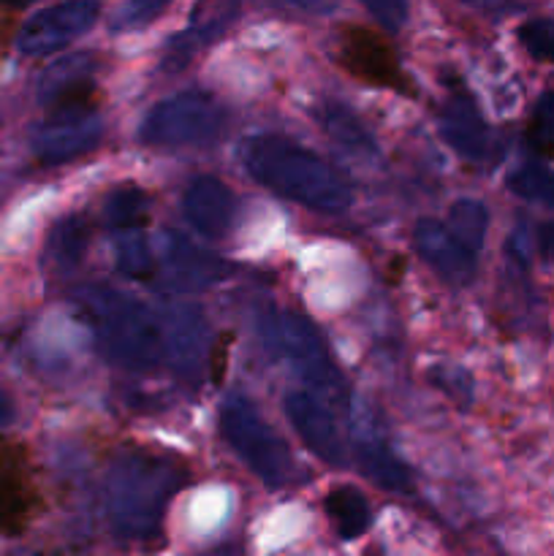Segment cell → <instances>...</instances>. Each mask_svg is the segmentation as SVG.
Here are the masks:
<instances>
[{
	"mask_svg": "<svg viewBox=\"0 0 554 556\" xmlns=\"http://www.w3.org/2000/svg\"><path fill=\"white\" fill-rule=\"evenodd\" d=\"M445 226L454 231V237L459 239L467 250L481 255L483 242H487V231H489L487 204H481L478 199L454 201L449 210V217H445Z\"/></svg>",
	"mask_w": 554,
	"mask_h": 556,
	"instance_id": "cell-25",
	"label": "cell"
},
{
	"mask_svg": "<svg viewBox=\"0 0 554 556\" xmlns=\"http://www.w3.org/2000/svg\"><path fill=\"white\" fill-rule=\"evenodd\" d=\"M101 16V0H60L22 25L16 49L25 58H49L85 36Z\"/></svg>",
	"mask_w": 554,
	"mask_h": 556,
	"instance_id": "cell-9",
	"label": "cell"
},
{
	"mask_svg": "<svg viewBox=\"0 0 554 556\" xmlns=\"http://www.w3.org/2000/svg\"><path fill=\"white\" fill-rule=\"evenodd\" d=\"M536 250L546 264H554V220H546L538 226Z\"/></svg>",
	"mask_w": 554,
	"mask_h": 556,
	"instance_id": "cell-32",
	"label": "cell"
},
{
	"mask_svg": "<svg viewBox=\"0 0 554 556\" xmlns=\"http://www.w3.org/2000/svg\"><path fill=\"white\" fill-rule=\"evenodd\" d=\"M150 220V199L139 185H117L103 199V223L112 231H128V228H144Z\"/></svg>",
	"mask_w": 554,
	"mask_h": 556,
	"instance_id": "cell-22",
	"label": "cell"
},
{
	"mask_svg": "<svg viewBox=\"0 0 554 556\" xmlns=\"http://www.w3.org/2000/svg\"><path fill=\"white\" fill-rule=\"evenodd\" d=\"M318 125L340 150L356 157H378V141H375L373 130L345 103H324L318 112Z\"/></svg>",
	"mask_w": 554,
	"mask_h": 556,
	"instance_id": "cell-20",
	"label": "cell"
},
{
	"mask_svg": "<svg viewBox=\"0 0 554 556\" xmlns=\"http://www.w3.org/2000/svg\"><path fill=\"white\" fill-rule=\"evenodd\" d=\"M259 334L275 356L286 358L297 369L304 383L318 389L320 394L342 400L345 380L313 320L293 309L269 307L259 315Z\"/></svg>",
	"mask_w": 554,
	"mask_h": 556,
	"instance_id": "cell-5",
	"label": "cell"
},
{
	"mask_svg": "<svg viewBox=\"0 0 554 556\" xmlns=\"http://www.w3.org/2000/svg\"><path fill=\"white\" fill-rule=\"evenodd\" d=\"M356 462L362 467L364 476L375 483V486L386 489L391 494H411L413 492V476L407 470L405 462H400V456L389 448L380 434L367 432V429L358 427L356 443Z\"/></svg>",
	"mask_w": 554,
	"mask_h": 556,
	"instance_id": "cell-18",
	"label": "cell"
},
{
	"mask_svg": "<svg viewBox=\"0 0 554 556\" xmlns=\"http://www.w3.org/2000/svg\"><path fill=\"white\" fill-rule=\"evenodd\" d=\"M340 65L369 87L400 92V96H416L411 76L402 71L394 47L378 33L367 27H345L340 33V49H337Z\"/></svg>",
	"mask_w": 554,
	"mask_h": 556,
	"instance_id": "cell-8",
	"label": "cell"
},
{
	"mask_svg": "<svg viewBox=\"0 0 554 556\" xmlns=\"http://www.w3.org/2000/svg\"><path fill=\"white\" fill-rule=\"evenodd\" d=\"M242 14V0H196L188 14V25L174 33L161 54V68L179 74L188 68L204 49L221 41Z\"/></svg>",
	"mask_w": 554,
	"mask_h": 556,
	"instance_id": "cell-11",
	"label": "cell"
},
{
	"mask_svg": "<svg viewBox=\"0 0 554 556\" xmlns=\"http://www.w3.org/2000/svg\"><path fill=\"white\" fill-rule=\"evenodd\" d=\"M5 5H27V3H36V0H0Z\"/></svg>",
	"mask_w": 554,
	"mask_h": 556,
	"instance_id": "cell-34",
	"label": "cell"
},
{
	"mask_svg": "<svg viewBox=\"0 0 554 556\" xmlns=\"http://www.w3.org/2000/svg\"><path fill=\"white\" fill-rule=\"evenodd\" d=\"M163 358L174 367L179 378L196 380L204 367L206 326L204 318L190 304H172L163 309Z\"/></svg>",
	"mask_w": 554,
	"mask_h": 556,
	"instance_id": "cell-15",
	"label": "cell"
},
{
	"mask_svg": "<svg viewBox=\"0 0 554 556\" xmlns=\"http://www.w3.org/2000/svg\"><path fill=\"white\" fill-rule=\"evenodd\" d=\"M87 242H90V226H87L85 217H60L52 231L47 233V244H43V266H47L49 275H74L85 261Z\"/></svg>",
	"mask_w": 554,
	"mask_h": 556,
	"instance_id": "cell-19",
	"label": "cell"
},
{
	"mask_svg": "<svg viewBox=\"0 0 554 556\" xmlns=\"http://www.w3.org/2000/svg\"><path fill=\"white\" fill-rule=\"evenodd\" d=\"M96 68L98 60L87 52L65 54V58L54 60V63L38 76V103L52 109L58 106V103L92 101V98H98L96 79H92V76H96Z\"/></svg>",
	"mask_w": 554,
	"mask_h": 556,
	"instance_id": "cell-17",
	"label": "cell"
},
{
	"mask_svg": "<svg viewBox=\"0 0 554 556\" xmlns=\"http://www.w3.org/2000/svg\"><path fill=\"white\" fill-rule=\"evenodd\" d=\"M527 141L543 157H554V92H541L532 103Z\"/></svg>",
	"mask_w": 554,
	"mask_h": 556,
	"instance_id": "cell-26",
	"label": "cell"
},
{
	"mask_svg": "<svg viewBox=\"0 0 554 556\" xmlns=\"http://www.w3.org/2000/svg\"><path fill=\"white\" fill-rule=\"evenodd\" d=\"M228 112L215 96L201 90H185L158 101L144 114L139 128L141 144L179 150L215 141L226 130Z\"/></svg>",
	"mask_w": 554,
	"mask_h": 556,
	"instance_id": "cell-6",
	"label": "cell"
},
{
	"mask_svg": "<svg viewBox=\"0 0 554 556\" xmlns=\"http://www.w3.org/2000/svg\"><path fill=\"white\" fill-rule=\"evenodd\" d=\"M221 434L228 448L248 465V470L264 483L266 489H282L293 478L291 451L286 448L275 429L269 427L255 402L250 396L228 394L217 413Z\"/></svg>",
	"mask_w": 554,
	"mask_h": 556,
	"instance_id": "cell-4",
	"label": "cell"
},
{
	"mask_svg": "<svg viewBox=\"0 0 554 556\" xmlns=\"http://www.w3.org/2000/svg\"><path fill=\"white\" fill-rule=\"evenodd\" d=\"M182 210L201 237L221 239L237 217V199L217 177H196L185 188Z\"/></svg>",
	"mask_w": 554,
	"mask_h": 556,
	"instance_id": "cell-16",
	"label": "cell"
},
{
	"mask_svg": "<svg viewBox=\"0 0 554 556\" xmlns=\"http://www.w3.org/2000/svg\"><path fill=\"white\" fill-rule=\"evenodd\" d=\"M286 416L291 421L293 432L304 443V448L313 451L324 465H348V448L345 440H342L340 424H337L335 413L329 410V405L320 396L310 394V391H291L286 396Z\"/></svg>",
	"mask_w": 554,
	"mask_h": 556,
	"instance_id": "cell-13",
	"label": "cell"
},
{
	"mask_svg": "<svg viewBox=\"0 0 554 556\" xmlns=\"http://www.w3.org/2000/svg\"><path fill=\"white\" fill-rule=\"evenodd\" d=\"M516 41L538 63H554V16H536L516 27Z\"/></svg>",
	"mask_w": 554,
	"mask_h": 556,
	"instance_id": "cell-27",
	"label": "cell"
},
{
	"mask_svg": "<svg viewBox=\"0 0 554 556\" xmlns=\"http://www.w3.org/2000/svg\"><path fill=\"white\" fill-rule=\"evenodd\" d=\"M114 264H117L119 275L130 277V280H152L155 277V253L150 250V242L141 233V228L117 231V237H114Z\"/></svg>",
	"mask_w": 554,
	"mask_h": 556,
	"instance_id": "cell-24",
	"label": "cell"
},
{
	"mask_svg": "<svg viewBox=\"0 0 554 556\" xmlns=\"http://www.w3.org/2000/svg\"><path fill=\"white\" fill-rule=\"evenodd\" d=\"M242 163L266 190L313 212L340 215L353 204V190L342 174L282 136L264 134L244 141Z\"/></svg>",
	"mask_w": 554,
	"mask_h": 556,
	"instance_id": "cell-2",
	"label": "cell"
},
{
	"mask_svg": "<svg viewBox=\"0 0 554 556\" xmlns=\"http://www.w3.org/2000/svg\"><path fill=\"white\" fill-rule=\"evenodd\" d=\"M188 481V470L174 456L150 448H125L106 472V519L123 541H152L161 535L163 519Z\"/></svg>",
	"mask_w": 554,
	"mask_h": 556,
	"instance_id": "cell-1",
	"label": "cell"
},
{
	"mask_svg": "<svg viewBox=\"0 0 554 556\" xmlns=\"http://www.w3.org/2000/svg\"><path fill=\"white\" fill-rule=\"evenodd\" d=\"M103 136V117L98 98L92 101L58 103L49 117L33 128L30 150L41 166H63L98 147Z\"/></svg>",
	"mask_w": 554,
	"mask_h": 556,
	"instance_id": "cell-7",
	"label": "cell"
},
{
	"mask_svg": "<svg viewBox=\"0 0 554 556\" xmlns=\"http://www.w3.org/2000/svg\"><path fill=\"white\" fill-rule=\"evenodd\" d=\"M158 271L161 286L172 293H199L228 277L231 266L210 250L199 248L177 231L158 233Z\"/></svg>",
	"mask_w": 554,
	"mask_h": 556,
	"instance_id": "cell-10",
	"label": "cell"
},
{
	"mask_svg": "<svg viewBox=\"0 0 554 556\" xmlns=\"http://www.w3.org/2000/svg\"><path fill=\"white\" fill-rule=\"evenodd\" d=\"M74 304L106 362L128 372H150L163 362L161 320L139 299L109 286H81Z\"/></svg>",
	"mask_w": 554,
	"mask_h": 556,
	"instance_id": "cell-3",
	"label": "cell"
},
{
	"mask_svg": "<svg viewBox=\"0 0 554 556\" xmlns=\"http://www.w3.org/2000/svg\"><path fill=\"white\" fill-rule=\"evenodd\" d=\"M369 14L378 20V25L389 33H400L407 25L411 5L407 0H362Z\"/></svg>",
	"mask_w": 554,
	"mask_h": 556,
	"instance_id": "cell-30",
	"label": "cell"
},
{
	"mask_svg": "<svg viewBox=\"0 0 554 556\" xmlns=\"http://www.w3.org/2000/svg\"><path fill=\"white\" fill-rule=\"evenodd\" d=\"M275 9L297 11V14H329L342 0H266Z\"/></svg>",
	"mask_w": 554,
	"mask_h": 556,
	"instance_id": "cell-31",
	"label": "cell"
},
{
	"mask_svg": "<svg viewBox=\"0 0 554 556\" xmlns=\"http://www.w3.org/2000/svg\"><path fill=\"white\" fill-rule=\"evenodd\" d=\"M11 421H14V402H11V396L0 389V432H3Z\"/></svg>",
	"mask_w": 554,
	"mask_h": 556,
	"instance_id": "cell-33",
	"label": "cell"
},
{
	"mask_svg": "<svg viewBox=\"0 0 554 556\" xmlns=\"http://www.w3.org/2000/svg\"><path fill=\"white\" fill-rule=\"evenodd\" d=\"M168 3L172 0H125L117 20H114V27L117 30H136V27L150 25L168 9Z\"/></svg>",
	"mask_w": 554,
	"mask_h": 556,
	"instance_id": "cell-29",
	"label": "cell"
},
{
	"mask_svg": "<svg viewBox=\"0 0 554 556\" xmlns=\"http://www.w3.org/2000/svg\"><path fill=\"white\" fill-rule=\"evenodd\" d=\"M324 510L329 516L340 541H356L373 525L369 500L356 486H335L324 500Z\"/></svg>",
	"mask_w": 554,
	"mask_h": 556,
	"instance_id": "cell-21",
	"label": "cell"
},
{
	"mask_svg": "<svg viewBox=\"0 0 554 556\" xmlns=\"http://www.w3.org/2000/svg\"><path fill=\"white\" fill-rule=\"evenodd\" d=\"M438 128L445 144L467 163H489L494 157V136L476 98L454 90L443 98L438 112Z\"/></svg>",
	"mask_w": 554,
	"mask_h": 556,
	"instance_id": "cell-12",
	"label": "cell"
},
{
	"mask_svg": "<svg viewBox=\"0 0 554 556\" xmlns=\"http://www.w3.org/2000/svg\"><path fill=\"white\" fill-rule=\"evenodd\" d=\"M505 188L525 204L554 210V172L541 161H525L505 177Z\"/></svg>",
	"mask_w": 554,
	"mask_h": 556,
	"instance_id": "cell-23",
	"label": "cell"
},
{
	"mask_svg": "<svg viewBox=\"0 0 554 556\" xmlns=\"http://www.w3.org/2000/svg\"><path fill=\"white\" fill-rule=\"evenodd\" d=\"M462 3H470V5H492L498 0H462Z\"/></svg>",
	"mask_w": 554,
	"mask_h": 556,
	"instance_id": "cell-35",
	"label": "cell"
},
{
	"mask_svg": "<svg viewBox=\"0 0 554 556\" xmlns=\"http://www.w3.org/2000/svg\"><path fill=\"white\" fill-rule=\"evenodd\" d=\"M429 383L438 391H443L449 400H454L456 405L467 407L473 402V378L462 367H449V364H438L427 372Z\"/></svg>",
	"mask_w": 554,
	"mask_h": 556,
	"instance_id": "cell-28",
	"label": "cell"
},
{
	"mask_svg": "<svg viewBox=\"0 0 554 556\" xmlns=\"http://www.w3.org/2000/svg\"><path fill=\"white\" fill-rule=\"evenodd\" d=\"M413 248L424 264L449 286H470L478 269V255L454 237L445 220L421 217L413 226Z\"/></svg>",
	"mask_w": 554,
	"mask_h": 556,
	"instance_id": "cell-14",
	"label": "cell"
}]
</instances>
